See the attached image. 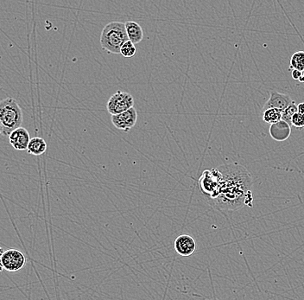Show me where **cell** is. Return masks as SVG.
Instances as JSON below:
<instances>
[{
    "mask_svg": "<svg viewBox=\"0 0 304 300\" xmlns=\"http://www.w3.org/2000/svg\"><path fill=\"white\" fill-rule=\"evenodd\" d=\"M218 169L222 174L221 188L218 197L209 203L216 210H239L251 192L250 188L253 183L252 176L246 167L238 163L223 164Z\"/></svg>",
    "mask_w": 304,
    "mask_h": 300,
    "instance_id": "obj_1",
    "label": "cell"
},
{
    "mask_svg": "<svg viewBox=\"0 0 304 300\" xmlns=\"http://www.w3.org/2000/svg\"><path fill=\"white\" fill-rule=\"evenodd\" d=\"M128 40L126 24L113 21L104 27L100 36V45L105 51L118 55L120 54V48Z\"/></svg>",
    "mask_w": 304,
    "mask_h": 300,
    "instance_id": "obj_2",
    "label": "cell"
},
{
    "mask_svg": "<svg viewBox=\"0 0 304 300\" xmlns=\"http://www.w3.org/2000/svg\"><path fill=\"white\" fill-rule=\"evenodd\" d=\"M24 116L20 106L16 99L7 97L0 101V121L4 127V135L9 136L12 131L21 127Z\"/></svg>",
    "mask_w": 304,
    "mask_h": 300,
    "instance_id": "obj_3",
    "label": "cell"
},
{
    "mask_svg": "<svg viewBox=\"0 0 304 300\" xmlns=\"http://www.w3.org/2000/svg\"><path fill=\"white\" fill-rule=\"evenodd\" d=\"M198 183L201 191L208 196V201L214 200L219 195L222 183V174L219 169L206 170Z\"/></svg>",
    "mask_w": 304,
    "mask_h": 300,
    "instance_id": "obj_4",
    "label": "cell"
},
{
    "mask_svg": "<svg viewBox=\"0 0 304 300\" xmlns=\"http://www.w3.org/2000/svg\"><path fill=\"white\" fill-rule=\"evenodd\" d=\"M134 98L131 93L123 91H117L112 94L106 104L109 114L112 115L122 114L133 108Z\"/></svg>",
    "mask_w": 304,
    "mask_h": 300,
    "instance_id": "obj_5",
    "label": "cell"
},
{
    "mask_svg": "<svg viewBox=\"0 0 304 300\" xmlns=\"http://www.w3.org/2000/svg\"><path fill=\"white\" fill-rule=\"evenodd\" d=\"M26 264L24 254L18 249H8L4 252L2 256V265L6 271L15 273L20 271Z\"/></svg>",
    "mask_w": 304,
    "mask_h": 300,
    "instance_id": "obj_6",
    "label": "cell"
},
{
    "mask_svg": "<svg viewBox=\"0 0 304 300\" xmlns=\"http://www.w3.org/2000/svg\"><path fill=\"white\" fill-rule=\"evenodd\" d=\"M111 120L112 125L116 128L128 132L137 123L138 113L134 108H132L122 114L112 115Z\"/></svg>",
    "mask_w": 304,
    "mask_h": 300,
    "instance_id": "obj_7",
    "label": "cell"
},
{
    "mask_svg": "<svg viewBox=\"0 0 304 300\" xmlns=\"http://www.w3.org/2000/svg\"><path fill=\"white\" fill-rule=\"evenodd\" d=\"M292 102L290 95L279 93L278 91L271 90L269 99L266 102L265 105L263 106V111L272 108L284 111Z\"/></svg>",
    "mask_w": 304,
    "mask_h": 300,
    "instance_id": "obj_8",
    "label": "cell"
},
{
    "mask_svg": "<svg viewBox=\"0 0 304 300\" xmlns=\"http://www.w3.org/2000/svg\"><path fill=\"white\" fill-rule=\"evenodd\" d=\"M175 249L181 256H191L196 249V241L188 235H181L175 241Z\"/></svg>",
    "mask_w": 304,
    "mask_h": 300,
    "instance_id": "obj_9",
    "label": "cell"
},
{
    "mask_svg": "<svg viewBox=\"0 0 304 300\" xmlns=\"http://www.w3.org/2000/svg\"><path fill=\"white\" fill-rule=\"evenodd\" d=\"M8 137L10 144L17 151H26L29 141L31 140L29 137V131L24 127L16 129Z\"/></svg>",
    "mask_w": 304,
    "mask_h": 300,
    "instance_id": "obj_10",
    "label": "cell"
},
{
    "mask_svg": "<svg viewBox=\"0 0 304 300\" xmlns=\"http://www.w3.org/2000/svg\"><path fill=\"white\" fill-rule=\"evenodd\" d=\"M291 125L287 124L283 120H281L279 122L276 124H272L270 126V134L272 136V139L277 141H284L291 134Z\"/></svg>",
    "mask_w": 304,
    "mask_h": 300,
    "instance_id": "obj_11",
    "label": "cell"
},
{
    "mask_svg": "<svg viewBox=\"0 0 304 300\" xmlns=\"http://www.w3.org/2000/svg\"><path fill=\"white\" fill-rule=\"evenodd\" d=\"M125 24L129 41L134 44H139L143 38V28L134 21H127Z\"/></svg>",
    "mask_w": 304,
    "mask_h": 300,
    "instance_id": "obj_12",
    "label": "cell"
},
{
    "mask_svg": "<svg viewBox=\"0 0 304 300\" xmlns=\"http://www.w3.org/2000/svg\"><path fill=\"white\" fill-rule=\"evenodd\" d=\"M47 150V143L46 141L42 139V138L35 137L32 138L29 141V146H28V153L34 155V156H40L44 154V152Z\"/></svg>",
    "mask_w": 304,
    "mask_h": 300,
    "instance_id": "obj_13",
    "label": "cell"
},
{
    "mask_svg": "<svg viewBox=\"0 0 304 300\" xmlns=\"http://www.w3.org/2000/svg\"><path fill=\"white\" fill-rule=\"evenodd\" d=\"M282 115H283V110L272 108L263 111V120L264 122L272 125L281 121Z\"/></svg>",
    "mask_w": 304,
    "mask_h": 300,
    "instance_id": "obj_14",
    "label": "cell"
},
{
    "mask_svg": "<svg viewBox=\"0 0 304 300\" xmlns=\"http://www.w3.org/2000/svg\"><path fill=\"white\" fill-rule=\"evenodd\" d=\"M304 71V51L294 53L290 58V70Z\"/></svg>",
    "mask_w": 304,
    "mask_h": 300,
    "instance_id": "obj_15",
    "label": "cell"
},
{
    "mask_svg": "<svg viewBox=\"0 0 304 300\" xmlns=\"http://www.w3.org/2000/svg\"><path fill=\"white\" fill-rule=\"evenodd\" d=\"M296 113H298L297 111V106L295 104V102H293L286 109H284L283 111V115H282V120L286 122L287 124L291 125V120L294 115Z\"/></svg>",
    "mask_w": 304,
    "mask_h": 300,
    "instance_id": "obj_16",
    "label": "cell"
},
{
    "mask_svg": "<svg viewBox=\"0 0 304 300\" xmlns=\"http://www.w3.org/2000/svg\"><path fill=\"white\" fill-rule=\"evenodd\" d=\"M137 49L135 47V44H132L131 41H126L125 44L120 48V54L126 58H131L136 55Z\"/></svg>",
    "mask_w": 304,
    "mask_h": 300,
    "instance_id": "obj_17",
    "label": "cell"
},
{
    "mask_svg": "<svg viewBox=\"0 0 304 300\" xmlns=\"http://www.w3.org/2000/svg\"><path fill=\"white\" fill-rule=\"evenodd\" d=\"M291 125L295 126V128H303L304 127V114H301L299 113L293 116L291 120Z\"/></svg>",
    "mask_w": 304,
    "mask_h": 300,
    "instance_id": "obj_18",
    "label": "cell"
},
{
    "mask_svg": "<svg viewBox=\"0 0 304 300\" xmlns=\"http://www.w3.org/2000/svg\"><path fill=\"white\" fill-rule=\"evenodd\" d=\"M291 75H292V78L294 79V80H298L299 81V79H300L301 75H302V72L299 71V70H293Z\"/></svg>",
    "mask_w": 304,
    "mask_h": 300,
    "instance_id": "obj_19",
    "label": "cell"
},
{
    "mask_svg": "<svg viewBox=\"0 0 304 300\" xmlns=\"http://www.w3.org/2000/svg\"><path fill=\"white\" fill-rule=\"evenodd\" d=\"M4 252L3 248L0 247V274L3 272V265H2V256H3Z\"/></svg>",
    "mask_w": 304,
    "mask_h": 300,
    "instance_id": "obj_20",
    "label": "cell"
},
{
    "mask_svg": "<svg viewBox=\"0 0 304 300\" xmlns=\"http://www.w3.org/2000/svg\"><path fill=\"white\" fill-rule=\"evenodd\" d=\"M297 111H298L299 114H304V102L300 103V104L297 106Z\"/></svg>",
    "mask_w": 304,
    "mask_h": 300,
    "instance_id": "obj_21",
    "label": "cell"
},
{
    "mask_svg": "<svg viewBox=\"0 0 304 300\" xmlns=\"http://www.w3.org/2000/svg\"><path fill=\"white\" fill-rule=\"evenodd\" d=\"M299 82H301V83H304V73H302L301 77L299 79Z\"/></svg>",
    "mask_w": 304,
    "mask_h": 300,
    "instance_id": "obj_22",
    "label": "cell"
},
{
    "mask_svg": "<svg viewBox=\"0 0 304 300\" xmlns=\"http://www.w3.org/2000/svg\"><path fill=\"white\" fill-rule=\"evenodd\" d=\"M4 132V127L3 125H2V123L0 121V134H3Z\"/></svg>",
    "mask_w": 304,
    "mask_h": 300,
    "instance_id": "obj_23",
    "label": "cell"
}]
</instances>
